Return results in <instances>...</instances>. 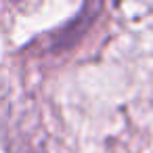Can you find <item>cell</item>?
I'll list each match as a JSON object with an SVG mask.
<instances>
[]
</instances>
